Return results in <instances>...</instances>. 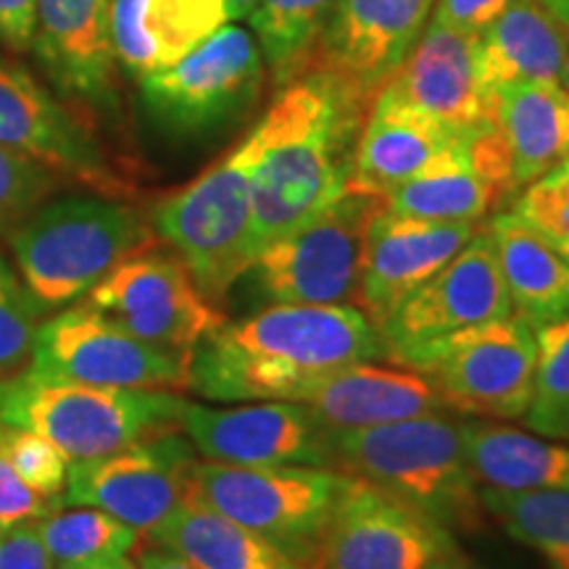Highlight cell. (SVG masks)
Instances as JSON below:
<instances>
[{
    "label": "cell",
    "mask_w": 569,
    "mask_h": 569,
    "mask_svg": "<svg viewBox=\"0 0 569 569\" xmlns=\"http://www.w3.org/2000/svg\"><path fill=\"white\" fill-rule=\"evenodd\" d=\"M369 98L327 69L306 71L259 119L251 182V256L348 190ZM253 264V261H251Z\"/></svg>",
    "instance_id": "obj_1"
},
{
    "label": "cell",
    "mask_w": 569,
    "mask_h": 569,
    "mask_svg": "<svg viewBox=\"0 0 569 569\" xmlns=\"http://www.w3.org/2000/svg\"><path fill=\"white\" fill-rule=\"evenodd\" d=\"M377 359L388 346L359 306H267L196 348L188 388L222 403L296 401L319 377Z\"/></svg>",
    "instance_id": "obj_2"
},
{
    "label": "cell",
    "mask_w": 569,
    "mask_h": 569,
    "mask_svg": "<svg viewBox=\"0 0 569 569\" xmlns=\"http://www.w3.org/2000/svg\"><path fill=\"white\" fill-rule=\"evenodd\" d=\"M340 472L372 482L451 532L482 522L480 482L469 469L461 422L422 415L365 430L330 432Z\"/></svg>",
    "instance_id": "obj_3"
},
{
    "label": "cell",
    "mask_w": 569,
    "mask_h": 569,
    "mask_svg": "<svg viewBox=\"0 0 569 569\" xmlns=\"http://www.w3.org/2000/svg\"><path fill=\"white\" fill-rule=\"evenodd\" d=\"M151 243L153 224L132 206L103 196L48 198L9 232L21 282L40 311L80 301Z\"/></svg>",
    "instance_id": "obj_4"
},
{
    "label": "cell",
    "mask_w": 569,
    "mask_h": 569,
    "mask_svg": "<svg viewBox=\"0 0 569 569\" xmlns=\"http://www.w3.org/2000/svg\"><path fill=\"white\" fill-rule=\"evenodd\" d=\"M184 403L169 390L80 386L30 369L0 380V422L40 432L69 465L177 432Z\"/></svg>",
    "instance_id": "obj_5"
},
{
    "label": "cell",
    "mask_w": 569,
    "mask_h": 569,
    "mask_svg": "<svg viewBox=\"0 0 569 569\" xmlns=\"http://www.w3.org/2000/svg\"><path fill=\"white\" fill-rule=\"evenodd\" d=\"M256 159L259 130L253 127L198 180L153 209V232L174 248L213 303L230 293L253 261L251 182Z\"/></svg>",
    "instance_id": "obj_6"
},
{
    "label": "cell",
    "mask_w": 569,
    "mask_h": 569,
    "mask_svg": "<svg viewBox=\"0 0 569 569\" xmlns=\"http://www.w3.org/2000/svg\"><path fill=\"white\" fill-rule=\"evenodd\" d=\"M348 478L330 467H240L198 459L190 498L317 569Z\"/></svg>",
    "instance_id": "obj_7"
},
{
    "label": "cell",
    "mask_w": 569,
    "mask_h": 569,
    "mask_svg": "<svg viewBox=\"0 0 569 569\" xmlns=\"http://www.w3.org/2000/svg\"><path fill=\"white\" fill-rule=\"evenodd\" d=\"M436 388L446 407L482 419H522L536 386V327L490 319L393 356Z\"/></svg>",
    "instance_id": "obj_8"
},
{
    "label": "cell",
    "mask_w": 569,
    "mask_h": 569,
    "mask_svg": "<svg viewBox=\"0 0 569 569\" xmlns=\"http://www.w3.org/2000/svg\"><path fill=\"white\" fill-rule=\"evenodd\" d=\"M386 198L346 190L253 259L240 280L267 306L353 303L367 227Z\"/></svg>",
    "instance_id": "obj_9"
},
{
    "label": "cell",
    "mask_w": 569,
    "mask_h": 569,
    "mask_svg": "<svg viewBox=\"0 0 569 569\" xmlns=\"http://www.w3.org/2000/svg\"><path fill=\"white\" fill-rule=\"evenodd\" d=\"M259 42L238 24H224L172 67L140 77L142 109L167 132L196 138L248 111L264 84Z\"/></svg>",
    "instance_id": "obj_10"
},
{
    "label": "cell",
    "mask_w": 569,
    "mask_h": 569,
    "mask_svg": "<svg viewBox=\"0 0 569 569\" xmlns=\"http://www.w3.org/2000/svg\"><path fill=\"white\" fill-rule=\"evenodd\" d=\"M190 356L142 343L82 303L38 327L27 369L80 386L167 390L190 386Z\"/></svg>",
    "instance_id": "obj_11"
},
{
    "label": "cell",
    "mask_w": 569,
    "mask_h": 569,
    "mask_svg": "<svg viewBox=\"0 0 569 569\" xmlns=\"http://www.w3.org/2000/svg\"><path fill=\"white\" fill-rule=\"evenodd\" d=\"M88 306L142 343L193 353L227 319L177 253L130 256L90 290Z\"/></svg>",
    "instance_id": "obj_12"
},
{
    "label": "cell",
    "mask_w": 569,
    "mask_h": 569,
    "mask_svg": "<svg viewBox=\"0 0 569 569\" xmlns=\"http://www.w3.org/2000/svg\"><path fill=\"white\" fill-rule=\"evenodd\" d=\"M196 461L193 443L177 432L142 440L106 457L71 461L63 503L109 511L130 528L151 536L190 498Z\"/></svg>",
    "instance_id": "obj_13"
},
{
    "label": "cell",
    "mask_w": 569,
    "mask_h": 569,
    "mask_svg": "<svg viewBox=\"0 0 569 569\" xmlns=\"http://www.w3.org/2000/svg\"><path fill=\"white\" fill-rule=\"evenodd\" d=\"M459 551L453 532L436 519L351 475L325 530L317 569H430Z\"/></svg>",
    "instance_id": "obj_14"
},
{
    "label": "cell",
    "mask_w": 569,
    "mask_h": 569,
    "mask_svg": "<svg viewBox=\"0 0 569 569\" xmlns=\"http://www.w3.org/2000/svg\"><path fill=\"white\" fill-rule=\"evenodd\" d=\"M180 430L209 461L338 469L330 430L298 401H243L230 409L184 403Z\"/></svg>",
    "instance_id": "obj_15"
},
{
    "label": "cell",
    "mask_w": 569,
    "mask_h": 569,
    "mask_svg": "<svg viewBox=\"0 0 569 569\" xmlns=\"http://www.w3.org/2000/svg\"><path fill=\"white\" fill-rule=\"evenodd\" d=\"M503 317H511V303L493 238L488 230H478L448 264L398 306L380 327V336L388 346V359H393L448 332Z\"/></svg>",
    "instance_id": "obj_16"
},
{
    "label": "cell",
    "mask_w": 569,
    "mask_h": 569,
    "mask_svg": "<svg viewBox=\"0 0 569 569\" xmlns=\"http://www.w3.org/2000/svg\"><path fill=\"white\" fill-rule=\"evenodd\" d=\"M0 146L98 193L119 188L80 119L19 63L0 59Z\"/></svg>",
    "instance_id": "obj_17"
},
{
    "label": "cell",
    "mask_w": 569,
    "mask_h": 569,
    "mask_svg": "<svg viewBox=\"0 0 569 569\" xmlns=\"http://www.w3.org/2000/svg\"><path fill=\"white\" fill-rule=\"evenodd\" d=\"M478 227L469 222H427L390 211L386 203L367 227L356 301L377 327L440 267L465 248Z\"/></svg>",
    "instance_id": "obj_18"
},
{
    "label": "cell",
    "mask_w": 569,
    "mask_h": 569,
    "mask_svg": "<svg viewBox=\"0 0 569 569\" xmlns=\"http://www.w3.org/2000/svg\"><path fill=\"white\" fill-rule=\"evenodd\" d=\"M388 82L453 138H472L496 124V98L478 74V34L427 21L422 38Z\"/></svg>",
    "instance_id": "obj_19"
},
{
    "label": "cell",
    "mask_w": 569,
    "mask_h": 569,
    "mask_svg": "<svg viewBox=\"0 0 569 569\" xmlns=\"http://www.w3.org/2000/svg\"><path fill=\"white\" fill-rule=\"evenodd\" d=\"M432 9L436 0H338L319 42L322 69L372 101L422 38Z\"/></svg>",
    "instance_id": "obj_20"
},
{
    "label": "cell",
    "mask_w": 569,
    "mask_h": 569,
    "mask_svg": "<svg viewBox=\"0 0 569 569\" xmlns=\"http://www.w3.org/2000/svg\"><path fill=\"white\" fill-rule=\"evenodd\" d=\"M32 51L63 96L113 101L111 0H34Z\"/></svg>",
    "instance_id": "obj_21"
},
{
    "label": "cell",
    "mask_w": 569,
    "mask_h": 569,
    "mask_svg": "<svg viewBox=\"0 0 569 569\" xmlns=\"http://www.w3.org/2000/svg\"><path fill=\"white\" fill-rule=\"evenodd\" d=\"M296 401L330 432L365 430L446 409L436 388L415 369L377 367L369 361L319 377Z\"/></svg>",
    "instance_id": "obj_22"
},
{
    "label": "cell",
    "mask_w": 569,
    "mask_h": 569,
    "mask_svg": "<svg viewBox=\"0 0 569 569\" xmlns=\"http://www.w3.org/2000/svg\"><path fill=\"white\" fill-rule=\"evenodd\" d=\"M453 140L459 138L417 106L403 101L393 84L386 82L375 92L356 140L348 190L388 198Z\"/></svg>",
    "instance_id": "obj_23"
},
{
    "label": "cell",
    "mask_w": 569,
    "mask_h": 569,
    "mask_svg": "<svg viewBox=\"0 0 569 569\" xmlns=\"http://www.w3.org/2000/svg\"><path fill=\"white\" fill-rule=\"evenodd\" d=\"M230 21L224 0H111L113 56L140 80L172 67Z\"/></svg>",
    "instance_id": "obj_24"
},
{
    "label": "cell",
    "mask_w": 569,
    "mask_h": 569,
    "mask_svg": "<svg viewBox=\"0 0 569 569\" xmlns=\"http://www.w3.org/2000/svg\"><path fill=\"white\" fill-rule=\"evenodd\" d=\"M569 30L540 0H517L478 34V74L490 96L517 82H559Z\"/></svg>",
    "instance_id": "obj_25"
},
{
    "label": "cell",
    "mask_w": 569,
    "mask_h": 569,
    "mask_svg": "<svg viewBox=\"0 0 569 569\" xmlns=\"http://www.w3.org/2000/svg\"><path fill=\"white\" fill-rule=\"evenodd\" d=\"M511 315L538 327L569 317V264L551 243L511 211L488 224Z\"/></svg>",
    "instance_id": "obj_26"
},
{
    "label": "cell",
    "mask_w": 569,
    "mask_h": 569,
    "mask_svg": "<svg viewBox=\"0 0 569 569\" xmlns=\"http://www.w3.org/2000/svg\"><path fill=\"white\" fill-rule=\"evenodd\" d=\"M496 122L511 156L515 188L569 159V90L559 82H517L496 92Z\"/></svg>",
    "instance_id": "obj_27"
},
{
    "label": "cell",
    "mask_w": 569,
    "mask_h": 569,
    "mask_svg": "<svg viewBox=\"0 0 569 569\" xmlns=\"http://www.w3.org/2000/svg\"><path fill=\"white\" fill-rule=\"evenodd\" d=\"M461 436L480 486L569 493V440L540 438L490 419L461 422Z\"/></svg>",
    "instance_id": "obj_28"
},
{
    "label": "cell",
    "mask_w": 569,
    "mask_h": 569,
    "mask_svg": "<svg viewBox=\"0 0 569 569\" xmlns=\"http://www.w3.org/2000/svg\"><path fill=\"white\" fill-rule=\"evenodd\" d=\"M498 201L501 198L488 177L480 172L467 138H459L425 169H419L411 180L398 184L386 198V206L390 211L427 219V222L478 224Z\"/></svg>",
    "instance_id": "obj_29"
},
{
    "label": "cell",
    "mask_w": 569,
    "mask_h": 569,
    "mask_svg": "<svg viewBox=\"0 0 569 569\" xmlns=\"http://www.w3.org/2000/svg\"><path fill=\"white\" fill-rule=\"evenodd\" d=\"M151 538L201 569H311L193 498L163 519Z\"/></svg>",
    "instance_id": "obj_30"
},
{
    "label": "cell",
    "mask_w": 569,
    "mask_h": 569,
    "mask_svg": "<svg viewBox=\"0 0 569 569\" xmlns=\"http://www.w3.org/2000/svg\"><path fill=\"white\" fill-rule=\"evenodd\" d=\"M336 6L338 0H259L256 3L248 19L277 88H288L309 71Z\"/></svg>",
    "instance_id": "obj_31"
},
{
    "label": "cell",
    "mask_w": 569,
    "mask_h": 569,
    "mask_svg": "<svg viewBox=\"0 0 569 569\" xmlns=\"http://www.w3.org/2000/svg\"><path fill=\"white\" fill-rule=\"evenodd\" d=\"M482 509L549 569H569V493L480 486Z\"/></svg>",
    "instance_id": "obj_32"
},
{
    "label": "cell",
    "mask_w": 569,
    "mask_h": 569,
    "mask_svg": "<svg viewBox=\"0 0 569 569\" xmlns=\"http://www.w3.org/2000/svg\"><path fill=\"white\" fill-rule=\"evenodd\" d=\"M40 536L59 567L82 565L92 559L127 557L138 546L140 532L111 517L109 511L92 507H56L38 519Z\"/></svg>",
    "instance_id": "obj_33"
},
{
    "label": "cell",
    "mask_w": 569,
    "mask_h": 569,
    "mask_svg": "<svg viewBox=\"0 0 569 569\" xmlns=\"http://www.w3.org/2000/svg\"><path fill=\"white\" fill-rule=\"evenodd\" d=\"M538 365L525 425L540 438L569 440V317L536 330Z\"/></svg>",
    "instance_id": "obj_34"
},
{
    "label": "cell",
    "mask_w": 569,
    "mask_h": 569,
    "mask_svg": "<svg viewBox=\"0 0 569 569\" xmlns=\"http://www.w3.org/2000/svg\"><path fill=\"white\" fill-rule=\"evenodd\" d=\"M40 309L9 261L0 256V380L30 367Z\"/></svg>",
    "instance_id": "obj_35"
},
{
    "label": "cell",
    "mask_w": 569,
    "mask_h": 569,
    "mask_svg": "<svg viewBox=\"0 0 569 569\" xmlns=\"http://www.w3.org/2000/svg\"><path fill=\"white\" fill-rule=\"evenodd\" d=\"M59 177L42 163L0 146V234H9L59 188Z\"/></svg>",
    "instance_id": "obj_36"
},
{
    "label": "cell",
    "mask_w": 569,
    "mask_h": 569,
    "mask_svg": "<svg viewBox=\"0 0 569 569\" xmlns=\"http://www.w3.org/2000/svg\"><path fill=\"white\" fill-rule=\"evenodd\" d=\"M3 443L19 480L38 496L63 503L69 459L63 457L59 448H56L48 438H42L40 432L11 425H6Z\"/></svg>",
    "instance_id": "obj_37"
},
{
    "label": "cell",
    "mask_w": 569,
    "mask_h": 569,
    "mask_svg": "<svg viewBox=\"0 0 569 569\" xmlns=\"http://www.w3.org/2000/svg\"><path fill=\"white\" fill-rule=\"evenodd\" d=\"M511 213L546 243L553 248L565 246L569 240V159L525 184Z\"/></svg>",
    "instance_id": "obj_38"
},
{
    "label": "cell",
    "mask_w": 569,
    "mask_h": 569,
    "mask_svg": "<svg viewBox=\"0 0 569 569\" xmlns=\"http://www.w3.org/2000/svg\"><path fill=\"white\" fill-rule=\"evenodd\" d=\"M3 430L6 422H0V530L24 522V519H42L48 511L61 507L59 501L38 496L19 480L9 461V453H6Z\"/></svg>",
    "instance_id": "obj_39"
},
{
    "label": "cell",
    "mask_w": 569,
    "mask_h": 569,
    "mask_svg": "<svg viewBox=\"0 0 569 569\" xmlns=\"http://www.w3.org/2000/svg\"><path fill=\"white\" fill-rule=\"evenodd\" d=\"M0 569H56L38 519H24L0 530Z\"/></svg>",
    "instance_id": "obj_40"
},
{
    "label": "cell",
    "mask_w": 569,
    "mask_h": 569,
    "mask_svg": "<svg viewBox=\"0 0 569 569\" xmlns=\"http://www.w3.org/2000/svg\"><path fill=\"white\" fill-rule=\"evenodd\" d=\"M515 3L517 0H436L430 21L469 34H480Z\"/></svg>",
    "instance_id": "obj_41"
},
{
    "label": "cell",
    "mask_w": 569,
    "mask_h": 569,
    "mask_svg": "<svg viewBox=\"0 0 569 569\" xmlns=\"http://www.w3.org/2000/svg\"><path fill=\"white\" fill-rule=\"evenodd\" d=\"M34 0H0V42L11 51H32Z\"/></svg>",
    "instance_id": "obj_42"
},
{
    "label": "cell",
    "mask_w": 569,
    "mask_h": 569,
    "mask_svg": "<svg viewBox=\"0 0 569 569\" xmlns=\"http://www.w3.org/2000/svg\"><path fill=\"white\" fill-rule=\"evenodd\" d=\"M138 569H201L196 561H190L182 553L174 549H167V546L156 543V549L140 551L138 557Z\"/></svg>",
    "instance_id": "obj_43"
},
{
    "label": "cell",
    "mask_w": 569,
    "mask_h": 569,
    "mask_svg": "<svg viewBox=\"0 0 569 569\" xmlns=\"http://www.w3.org/2000/svg\"><path fill=\"white\" fill-rule=\"evenodd\" d=\"M59 569H138L127 557H111V559H92L82 561V565H63Z\"/></svg>",
    "instance_id": "obj_44"
},
{
    "label": "cell",
    "mask_w": 569,
    "mask_h": 569,
    "mask_svg": "<svg viewBox=\"0 0 569 569\" xmlns=\"http://www.w3.org/2000/svg\"><path fill=\"white\" fill-rule=\"evenodd\" d=\"M224 3H227V9H230L232 21H238V19L251 17V11L256 9V3H259V0H224Z\"/></svg>",
    "instance_id": "obj_45"
},
{
    "label": "cell",
    "mask_w": 569,
    "mask_h": 569,
    "mask_svg": "<svg viewBox=\"0 0 569 569\" xmlns=\"http://www.w3.org/2000/svg\"><path fill=\"white\" fill-rule=\"evenodd\" d=\"M540 3H543L546 9H549L569 30V0H540Z\"/></svg>",
    "instance_id": "obj_46"
},
{
    "label": "cell",
    "mask_w": 569,
    "mask_h": 569,
    "mask_svg": "<svg viewBox=\"0 0 569 569\" xmlns=\"http://www.w3.org/2000/svg\"><path fill=\"white\" fill-rule=\"evenodd\" d=\"M430 569H475L472 565H469V559L465 557V553H457V557H448L443 561H438V565H432Z\"/></svg>",
    "instance_id": "obj_47"
},
{
    "label": "cell",
    "mask_w": 569,
    "mask_h": 569,
    "mask_svg": "<svg viewBox=\"0 0 569 569\" xmlns=\"http://www.w3.org/2000/svg\"><path fill=\"white\" fill-rule=\"evenodd\" d=\"M559 84H561V88H565V90H569V51H567V61H565V69H561Z\"/></svg>",
    "instance_id": "obj_48"
},
{
    "label": "cell",
    "mask_w": 569,
    "mask_h": 569,
    "mask_svg": "<svg viewBox=\"0 0 569 569\" xmlns=\"http://www.w3.org/2000/svg\"><path fill=\"white\" fill-rule=\"evenodd\" d=\"M557 251L561 253V259H565V261H567V264H569V240H567V243H565V246H561V248H557Z\"/></svg>",
    "instance_id": "obj_49"
}]
</instances>
